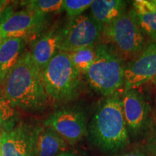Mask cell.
<instances>
[{"instance_id":"cell-21","label":"cell","mask_w":156,"mask_h":156,"mask_svg":"<svg viewBox=\"0 0 156 156\" xmlns=\"http://www.w3.org/2000/svg\"><path fill=\"white\" fill-rule=\"evenodd\" d=\"M147 146L150 152L154 156H156V114L149 122Z\"/></svg>"},{"instance_id":"cell-12","label":"cell","mask_w":156,"mask_h":156,"mask_svg":"<svg viewBox=\"0 0 156 156\" xmlns=\"http://www.w3.org/2000/svg\"><path fill=\"white\" fill-rule=\"evenodd\" d=\"M62 28L63 27L60 26L58 23H54L33 41L30 51L41 71L59 52Z\"/></svg>"},{"instance_id":"cell-7","label":"cell","mask_w":156,"mask_h":156,"mask_svg":"<svg viewBox=\"0 0 156 156\" xmlns=\"http://www.w3.org/2000/svg\"><path fill=\"white\" fill-rule=\"evenodd\" d=\"M46 15L29 9L13 12L4 22H0L3 40L18 38L26 42L34 41L45 31L48 23Z\"/></svg>"},{"instance_id":"cell-13","label":"cell","mask_w":156,"mask_h":156,"mask_svg":"<svg viewBox=\"0 0 156 156\" xmlns=\"http://www.w3.org/2000/svg\"><path fill=\"white\" fill-rule=\"evenodd\" d=\"M90 8V16L103 28L126 13V3L122 0H93Z\"/></svg>"},{"instance_id":"cell-15","label":"cell","mask_w":156,"mask_h":156,"mask_svg":"<svg viewBox=\"0 0 156 156\" xmlns=\"http://www.w3.org/2000/svg\"><path fill=\"white\" fill-rule=\"evenodd\" d=\"M67 142L53 129L39 126L37 137V156H57L67 151Z\"/></svg>"},{"instance_id":"cell-26","label":"cell","mask_w":156,"mask_h":156,"mask_svg":"<svg viewBox=\"0 0 156 156\" xmlns=\"http://www.w3.org/2000/svg\"><path fill=\"white\" fill-rule=\"evenodd\" d=\"M3 41V38H2V31H1V23H0V44H1V43Z\"/></svg>"},{"instance_id":"cell-18","label":"cell","mask_w":156,"mask_h":156,"mask_svg":"<svg viewBox=\"0 0 156 156\" xmlns=\"http://www.w3.org/2000/svg\"><path fill=\"white\" fill-rule=\"evenodd\" d=\"M22 5L29 9L42 14L58 13L64 10V0H32L24 1Z\"/></svg>"},{"instance_id":"cell-5","label":"cell","mask_w":156,"mask_h":156,"mask_svg":"<svg viewBox=\"0 0 156 156\" xmlns=\"http://www.w3.org/2000/svg\"><path fill=\"white\" fill-rule=\"evenodd\" d=\"M101 38L123 58L134 57L145 45V34L131 10L103 26Z\"/></svg>"},{"instance_id":"cell-14","label":"cell","mask_w":156,"mask_h":156,"mask_svg":"<svg viewBox=\"0 0 156 156\" xmlns=\"http://www.w3.org/2000/svg\"><path fill=\"white\" fill-rule=\"evenodd\" d=\"M132 14L145 34L156 41V5L151 0H135L132 2Z\"/></svg>"},{"instance_id":"cell-20","label":"cell","mask_w":156,"mask_h":156,"mask_svg":"<svg viewBox=\"0 0 156 156\" xmlns=\"http://www.w3.org/2000/svg\"><path fill=\"white\" fill-rule=\"evenodd\" d=\"M93 0H64V10L71 18L83 15L90 7Z\"/></svg>"},{"instance_id":"cell-16","label":"cell","mask_w":156,"mask_h":156,"mask_svg":"<svg viewBox=\"0 0 156 156\" xmlns=\"http://www.w3.org/2000/svg\"><path fill=\"white\" fill-rule=\"evenodd\" d=\"M26 41L22 38H7L0 44V83L23 53Z\"/></svg>"},{"instance_id":"cell-19","label":"cell","mask_w":156,"mask_h":156,"mask_svg":"<svg viewBox=\"0 0 156 156\" xmlns=\"http://www.w3.org/2000/svg\"><path fill=\"white\" fill-rule=\"evenodd\" d=\"M12 107L0 90V137L3 133L11 131L15 126L16 116Z\"/></svg>"},{"instance_id":"cell-2","label":"cell","mask_w":156,"mask_h":156,"mask_svg":"<svg viewBox=\"0 0 156 156\" xmlns=\"http://www.w3.org/2000/svg\"><path fill=\"white\" fill-rule=\"evenodd\" d=\"M90 141L104 153H116L129 143L127 126L118 93L106 97L97 107L89 123Z\"/></svg>"},{"instance_id":"cell-25","label":"cell","mask_w":156,"mask_h":156,"mask_svg":"<svg viewBox=\"0 0 156 156\" xmlns=\"http://www.w3.org/2000/svg\"><path fill=\"white\" fill-rule=\"evenodd\" d=\"M152 83H153V86L155 87V88L156 90V77H155L153 80H152Z\"/></svg>"},{"instance_id":"cell-24","label":"cell","mask_w":156,"mask_h":156,"mask_svg":"<svg viewBox=\"0 0 156 156\" xmlns=\"http://www.w3.org/2000/svg\"><path fill=\"white\" fill-rule=\"evenodd\" d=\"M57 156H79V155L75 153H73V152L65 151L64 152V153H62L61 154H59V155H58Z\"/></svg>"},{"instance_id":"cell-6","label":"cell","mask_w":156,"mask_h":156,"mask_svg":"<svg viewBox=\"0 0 156 156\" xmlns=\"http://www.w3.org/2000/svg\"><path fill=\"white\" fill-rule=\"evenodd\" d=\"M103 28L90 15H81L71 18L62 28L59 51L71 53L95 46L101 38Z\"/></svg>"},{"instance_id":"cell-10","label":"cell","mask_w":156,"mask_h":156,"mask_svg":"<svg viewBox=\"0 0 156 156\" xmlns=\"http://www.w3.org/2000/svg\"><path fill=\"white\" fill-rule=\"evenodd\" d=\"M39 126L20 123L1 136V156H37Z\"/></svg>"},{"instance_id":"cell-1","label":"cell","mask_w":156,"mask_h":156,"mask_svg":"<svg viewBox=\"0 0 156 156\" xmlns=\"http://www.w3.org/2000/svg\"><path fill=\"white\" fill-rule=\"evenodd\" d=\"M0 90L13 107L25 111H41L46 108L48 97L45 90L42 72L30 51L22 54L0 83Z\"/></svg>"},{"instance_id":"cell-8","label":"cell","mask_w":156,"mask_h":156,"mask_svg":"<svg viewBox=\"0 0 156 156\" xmlns=\"http://www.w3.org/2000/svg\"><path fill=\"white\" fill-rule=\"evenodd\" d=\"M44 124L53 129L70 145L80 141L87 132L85 112L77 108L58 109L48 116Z\"/></svg>"},{"instance_id":"cell-3","label":"cell","mask_w":156,"mask_h":156,"mask_svg":"<svg viewBox=\"0 0 156 156\" xmlns=\"http://www.w3.org/2000/svg\"><path fill=\"white\" fill-rule=\"evenodd\" d=\"M126 64L124 58L112 46H95L94 62L85 74L89 85L97 93L108 97L124 85Z\"/></svg>"},{"instance_id":"cell-4","label":"cell","mask_w":156,"mask_h":156,"mask_svg":"<svg viewBox=\"0 0 156 156\" xmlns=\"http://www.w3.org/2000/svg\"><path fill=\"white\" fill-rule=\"evenodd\" d=\"M41 72L48 98L64 103L75 100L80 94L82 74L76 69L69 53L58 52Z\"/></svg>"},{"instance_id":"cell-9","label":"cell","mask_w":156,"mask_h":156,"mask_svg":"<svg viewBox=\"0 0 156 156\" xmlns=\"http://www.w3.org/2000/svg\"><path fill=\"white\" fill-rule=\"evenodd\" d=\"M156 77V41H151L126 65L124 90L136 89Z\"/></svg>"},{"instance_id":"cell-27","label":"cell","mask_w":156,"mask_h":156,"mask_svg":"<svg viewBox=\"0 0 156 156\" xmlns=\"http://www.w3.org/2000/svg\"><path fill=\"white\" fill-rule=\"evenodd\" d=\"M2 153V143H1V137H0V156H1Z\"/></svg>"},{"instance_id":"cell-17","label":"cell","mask_w":156,"mask_h":156,"mask_svg":"<svg viewBox=\"0 0 156 156\" xmlns=\"http://www.w3.org/2000/svg\"><path fill=\"white\" fill-rule=\"evenodd\" d=\"M75 67L82 75L86 74L95 58V45L69 53Z\"/></svg>"},{"instance_id":"cell-22","label":"cell","mask_w":156,"mask_h":156,"mask_svg":"<svg viewBox=\"0 0 156 156\" xmlns=\"http://www.w3.org/2000/svg\"><path fill=\"white\" fill-rule=\"evenodd\" d=\"M115 156H148L146 154L142 153L140 151H132L128 152V153L121 154V155H117Z\"/></svg>"},{"instance_id":"cell-11","label":"cell","mask_w":156,"mask_h":156,"mask_svg":"<svg viewBox=\"0 0 156 156\" xmlns=\"http://www.w3.org/2000/svg\"><path fill=\"white\" fill-rule=\"evenodd\" d=\"M122 103L128 132L136 135L150 122V106L143 95L136 89L124 90L122 95Z\"/></svg>"},{"instance_id":"cell-23","label":"cell","mask_w":156,"mask_h":156,"mask_svg":"<svg viewBox=\"0 0 156 156\" xmlns=\"http://www.w3.org/2000/svg\"><path fill=\"white\" fill-rule=\"evenodd\" d=\"M9 5V2L5 1V0H0V18L2 15L4 11L5 10L6 7Z\"/></svg>"},{"instance_id":"cell-28","label":"cell","mask_w":156,"mask_h":156,"mask_svg":"<svg viewBox=\"0 0 156 156\" xmlns=\"http://www.w3.org/2000/svg\"><path fill=\"white\" fill-rule=\"evenodd\" d=\"M151 1H152V2L154 3L156 5V0H151Z\"/></svg>"}]
</instances>
